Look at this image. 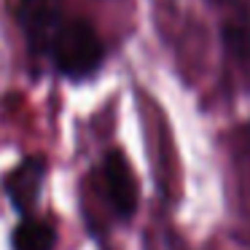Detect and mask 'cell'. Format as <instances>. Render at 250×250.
<instances>
[{"mask_svg": "<svg viewBox=\"0 0 250 250\" xmlns=\"http://www.w3.org/2000/svg\"><path fill=\"white\" fill-rule=\"evenodd\" d=\"M57 242V229L46 218L24 215L14 229V250H51Z\"/></svg>", "mask_w": 250, "mask_h": 250, "instance_id": "5", "label": "cell"}, {"mask_svg": "<svg viewBox=\"0 0 250 250\" xmlns=\"http://www.w3.org/2000/svg\"><path fill=\"white\" fill-rule=\"evenodd\" d=\"M223 41H226L229 51H231L234 57L250 60V27L248 24H226Z\"/></svg>", "mask_w": 250, "mask_h": 250, "instance_id": "6", "label": "cell"}, {"mask_svg": "<svg viewBox=\"0 0 250 250\" xmlns=\"http://www.w3.org/2000/svg\"><path fill=\"white\" fill-rule=\"evenodd\" d=\"M212 3H218V6H223V3H229V0H212Z\"/></svg>", "mask_w": 250, "mask_h": 250, "instance_id": "7", "label": "cell"}, {"mask_svg": "<svg viewBox=\"0 0 250 250\" xmlns=\"http://www.w3.org/2000/svg\"><path fill=\"white\" fill-rule=\"evenodd\" d=\"M46 60L67 81H89L105 62V43L86 17H67L60 22Z\"/></svg>", "mask_w": 250, "mask_h": 250, "instance_id": "1", "label": "cell"}, {"mask_svg": "<svg viewBox=\"0 0 250 250\" xmlns=\"http://www.w3.org/2000/svg\"><path fill=\"white\" fill-rule=\"evenodd\" d=\"M46 178V162L43 156H27L8 172L6 178V191L11 205L17 207L22 215H30V207L38 202L41 186Z\"/></svg>", "mask_w": 250, "mask_h": 250, "instance_id": "4", "label": "cell"}, {"mask_svg": "<svg viewBox=\"0 0 250 250\" xmlns=\"http://www.w3.org/2000/svg\"><path fill=\"white\" fill-rule=\"evenodd\" d=\"M62 19H65L62 0H19L17 22L22 27L30 54L38 60L49 57V46Z\"/></svg>", "mask_w": 250, "mask_h": 250, "instance_id": "3", "label": "cell"}, {"mask_svg": "<svg viewBox=\"0 0 250 250\" xmlns=\"http://www.w3.org/2000/svg\"><path fill=\"white\" fill-rule=\"evenodd\" d=\"M100 183L103 196L116 218H132L137 210V178L129 159L121 148H110L100 162Z\"/></svg>", "mask_w": 250, "mask_h": 250, "instance_id": "2", "label": "cell"}]
</instances>
